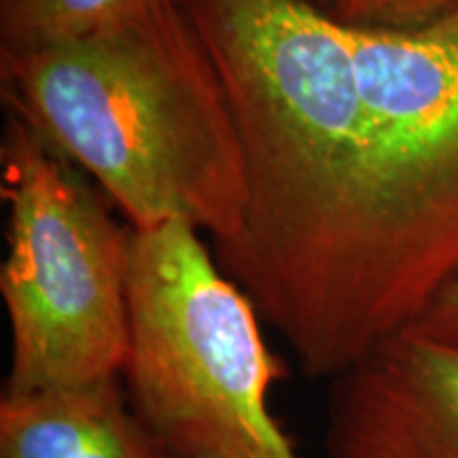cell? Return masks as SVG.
Returning <instances> with one entry per match:
<instances>
[{"label": "cell", "mask_w": 458, "mask_h": 458, "mask_svg": "<svg viewBox=\"0 0 458 458\" xmlns=\"http://www.w3.org/2000/svg\"><path fill=\"white\" fill-rule=\"evenodd\" d=\"M179 4L219 68L242 151V225L215 259L303 374L331 382L386 342L346 26L314 0Z\"/></svg>", "instance_id": "cell-1"}, {"label": "cell", "mask_w": 458, "mask_h": 458, "mask_svg": "<svg viewBox=\"0 0 458 458\" xmlns=\"http://www.w3.org/2000/svg\"><path fill=\"white\" fill-rule=\"evenodd\" d=\"M165 0H0V49H30L105 32Z\"/></svg>", "instance_id": "cell-8"}, {"label": "cell", "mask_w": 458, "mask_h": 458, "mask_svg": "<svg viewBox=\"0 0 458 458\" xmlns=\"http://www.w3.org/2000/svg\"><path fill=\"white\" fill-rule=\"evenodd\" d=\"M329 458H458V346L411 331L331 380Z\"/></svg>", "instance_id": "cell-6"}, {"label": "cell", "mask_w": 458, "mask_h": 458, "mask_svg": "<svg viewBox=\"0 0 458 458\" xmlns=\"http://www.w3.org/2000/svg\"><path fill=\"white\" fill-rule=\"evenodd\" d=\"M314 3H317L320 9H327V3H329V0H314Z\"/></svg>", "instance_id": "cell-11"}, {"label": "cell", "mask_w": 458, "mask_h": 458, "mask_svg": "<svg viewBox=\"0 0 458 458\" xmlns=\"http://www.w3.org/2000/svg\"><path fill=\"white\" fill-rule=\"evenodd\" d=\"M346 30L380 223V320L391 340L458 278V9L418 30Z\"/></svg>", "instance_id": "cell-5"}, {"label": "cell", "mask_w": 458, "mask_h": 458, "mask_svg": "<svg viewBox=\"0 0 458 458\" xmlns=\"http://www.w3.org/2000/svg\"><path fill=\"white\" fill-rule=\"evenodd\" d=\"M0 153L9 206L0 267L11 329L4 393L122 380L131 229L113 219L71 159L13 117Z\"/></svg>", "instance_id": "cell-4"}, {"label": "cell", "mask_w": 458, "mask_h": 458, "mask_svg": "<svg viewBox=\"0 0 458 458\" xmlns=\"http://www.w3.org/2000/svg\"><path fill=\"white\" fill-rule=\"evenodd\" d=\"M11 117L105 189L131 229L242 225L244 172L225 85L179 0L105 32L0 49Z\"/></svg>", "instance_id": "cell-2"}, {"label": "cell", "mask_w": 458, "mask_h": 458, "mask_svg": "<svg viewBox=\"0 0 458 458\" xmlns=\"http://www.w3.org/2000/svg\"><path fill=\"white\" fill-rule=\"evenodd\" d=\"M458 9V0H329L337 24L371 30H418Z\"/></svg>", "instance_id": "cell-9"}, {"label": "cell", "mask_w": 458, "mask_h": 458, "mask_svg": "<svg viewBox=\"0 0 458 458\" xmlns=\"http://www.w3.org/2000/svg\"><path fill=\"white\" fill-rule=\"evenodd\" d=\"M0 458H164L123 382L0 399Z\"/></svg>", "instance_id": "cell-7"}, {"label": "cell", "mask_w": 458, "mask_h": 458, "mask_svg": "<svg viewBox=\"0 0 458 458\" xmlns=\"http://www.w3.org/2000/svg\"><path fill=\"white\" fill-rule=\"evenodd\" d=\"M411 334L458 346V278L439 293L428 310L416 320Z\"/></svg>", "instance_id": "cell-10"}, {"label": "cell", "mask_w": 458, "mask_h": 458, "mask_svg": "<svg viewBox=\"0 0 458 458\" xmlns=\"http://www.w3.org/2000/svg\"><path fill=\"white\" fill-rule=\"evenodd\" d=\"M128 310L123 391L164 458H301L270 408L283 360L196 227L131 229Z\"/></svg>", "instance_id": "cell-3"}]
</instances>
